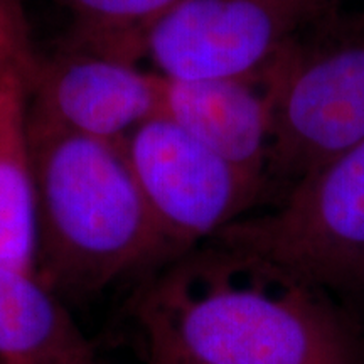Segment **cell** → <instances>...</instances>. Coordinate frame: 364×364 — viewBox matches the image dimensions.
<instances>
[{
    "mask_svg": "<svg viewBox=\"0 0 364 364\" xmlns=\"http://www.w3.org/2000/svg\"><path fill=\"white\" fill-rule=\"evenodd\" d=\"M38 220L36 275L59 297L90 294L167 263L124 144L31 118Z\"/></svg>",
    "mask_w": 364,
    "mask_h": 364,
    "instance_id": "obj_2",
    "label": "cell"
},
{
    "mask_svg": "<svg viewBox=\"0 0 364 364\" xmlns=\"http://www.w3.org/2000/svg\"><path fill=\"white\" fill-rule=\"evenodd\" d=\"M331 2H334V4H338V0H331Z\"/></svg>",
    "mask_w": 364,
    "mask_h": 364,
    "instance_id": "obj_13",
    "label": "cell"
},
{
    "mask_svg": "<svg viewBox=\"0 0 364 364\" xmlns=\"http://www.w3.org/2000/svg\"><path fill=\"white\" fill-rule=\"evenodd\" d=\"M136 314L149 349L191 364H364L332 295L213 241L167 263Z\"/></svg>",
    "mask_w": 364,
    "mask_h": 364,
    "instance_id": "obj_1",
    "label": "cell"
},
{
    "mask_svg": "<svg viewBox=\"0 0 364 364\" xmlns=\"http://www.w3.org/2000/svg\"><path fill=\"white\" fill-rule=\"evenodd\" d=\"M268 182L285 189L364 140V11L322 14L270 68Z\"/></svg>",
    "mask_w": 364,
    "mask_h": 364,
    "instance_id": "obj_3",
    "label": "cell"
},
{
    "mask_svg": "<svg viewBox=\"0 0 364 364\" xmlns=\"http://www.w3.org/2000/svg\"><path fill=\"white\" fill-rule=\"evenodd\" d=\"M0 363L98 364L61 299L36 273L0 263Z\"/></svg>",
    "mask_w": 364,
    "mask_h": 364,
    "instance_id": "obj_10",
    "label": "cell"
},
{
    "mask_svg": "<svg viewBox=\"0 0 364 364\" xmlns=\"http://www.w3.org/2000/svg\"><path fill=\"white\" fill-rule=\"evenodd\" d=\"M19 0H0V263L36 273L38 220L27 61Z\"/></svg>",
    "mask_w": 364,
    "mask_h": 364,
    "instance_id": "obj_8",
    "label": "cell"
},
{
    "mask_svg": "<svg viewBox=\"0 0 364 364\" xmlns=\"http://www.w3.org/2000/svg\"><path fill=\"white\" fill-rule=\"evenodd\" d=\"M211 241L332 297L363 299L364 140L295 181L270 211L243 216Z\"/></svg>",
    "mask_w": 364,
    "mask_h": 364,
    "instance_id": "obj_4",
    "label": "cell"
},
{
    "mask_svg": "<svg viewBox=\"0 0 364 364\" xmlns=\"http://www.w3.org/2000/svg\"><path fill=\"white\" fill-rule=\"evenodd\" d=\"M124 147L167 263L250 215L268 189L265 181L225 161L162 113L139 127Z\"/></svg>",
    "mask_w": 364,
    "mask_h": 364,
    "instance_id": "obj_6",
    "label": "cell"
},
{
    "mask_svg": "<svg viewBox=\"0 0 364 364\" xmlns=\"http://www.w3.org/2000/svg\"><path fill=\"white\" fill-rule=\"evenodd\" d=\"M0 364H4V363H0Z\"/></svg>",
    "mask_w": 364,
    "mask_h": 364,
    "instance_id": "obj_14",
    "label": "cell"
},
{
    "mask_svg": "<svg viewBox=\"0 0 364 364\" xmlns=\"http://www.w3.org/2000/svg\"><path fill=\"white\" fill-rule=\"evenodd\" d=\"M73 17L71 44L139 63L145 31L177 0H56Z\"/></svg>",
    "mask_w": 364,
    "mask_h": 364,
    "instance_id": "obj_11",
    "label": "cell"
},
{
    "mask_svg": "<svg viewBox=\"0 0 364 364\" xmlns=\"http://www.w3.org/2000/svg\"><path fill=\"white\" fill-rule=\"evenodd\" d=\"M149 364H191L184 359L172 356V354L156 351V349H149Z\"/></svg>",
    "mask_w": 364,
    "mask_h": 364,
    "instance_id": "obj_12",
    "label": "cell"
},
{
    "mask_svg": "<svg viewBox=\"0 0 364 364\" xmlns=\"http://www.w3.org/2000/svg\"><path fill=\"white\" fill-rule=\"evenodd\" d=\"M31 118L70 134L124 144L162 113L164 80L139 63L71 44L27 61Z\"/></svg>",
    "mask_w": 364,
    "mask_h": 364,
    "instance_id": "obj_7",
    "label": "cell"
},
{
    "mask_svg": "<svg viewBox=\"0 0 364 364\" xmlns=\"http://www.w3.org/2000/svg\"><path fill=\"white\" fill-rule=\"evenodd\" d=\"M270 68L248 78L164 80L162 115L225 161L270 186L268 161L273 130Z\"/></svg>",
    "mask_w": 364,
    "mask_h": 364,
    "instance_id": "obj_9",
    "label": "cell"
},
{
    "mask_svg": "<svg viewBox=\"0 0 364 364\" xmlns=\"http://www.w3.org/2000/svg\"><path fill=\"white\" fill-rule=\"evenodd\" d=\"M334 7L331 0H177L144 33L139 61L167 81L248 78Z\"/></svg>",
    "mask_w": 364,
    "mask_h": 364,
    "instance_id": "obj_5",
    "label": "cell"
}]
</instances>
